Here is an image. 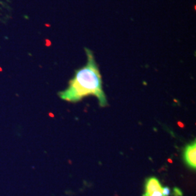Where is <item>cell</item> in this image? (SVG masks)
<instances>
[{
  "mask_svg": "<svg viewBox=\"0 0 196 196\" xmlns=\"http://www.w3.org/2000/svg\"><path fill=\"white\" fill-rule=\"evenodd\" d=\"M85 51L87 64L75 71L68 88L60 92L59 95L61 99L68 102H78L86 96L94 95L98 99L100 105L105 107L107 103L103 89L101 75L92 52L87 48H85Z\"/></svg>",
  "mask_w": 196,
  "mask_h": 196,
  "instance_id": "cell-1",
  "label": "cell"
},
{
  "mask_svg": "<svg viewBox=\"0 0 196 196\" xmlns=\"http://www.w3.org/2000/svg\"><path fill=\"white\" fill-rule=\"evenodd\" d=\"M185 163L192 169L196 168V142L193 141L185 147L183 153Z\"/></svg>",
  "mask_w": 196,
  "mask_h": 196,
  "instance_id": "cell-2",
  "label": "cell"
},
{
  "mask_svg": "<svg viewBox=\"0 0 196 196\" xmlns=\"http://www.w3.org/2000/svg\"><path fill=\"white\" fill-rule=\"evenodd\" d=\"M154 192H160L163 194V187L160 183L159 180L156 177H150L148 178L145 184V192L143 195H148Z\"/></svg>",
  "mask_w": 196,
  "mask_h": 196,
  "instance_id": "cell-3",
  "label": "cell"
},
{
  "mask_svg": "<svg viewBox=\"0 0 196 196\" xmlns=\"http://www.w3.org/2000/svg\"><path fill=\"white\" fill-rule=\"evenodd\" d=\"M174 195H175V196H181V195H182L181 191L179 188H177V187H176V188H174Z\"/></svg>",
  "mask_w": 196,
  "mask_h": 196,
  "instance_id": "cell-4",
  "label": "cell"
},
{
  "mask_svg": "<svg viewBox=\"0 0 196 196\" xmlns=\"http://www.w3.org/2000/svg\"><path fill=\"white\" fill-rule=\"evenodd\" d=\"M143 196H163L162 193L160 192H154V193H151V194L148 195H143Z\"/></svg>",
  "mask_w": 196,
  "mask_h": 196,
  "instance_id": "cell-5",
  "label": "cell"
},
{
  "mask_svg": "<svg viewBox=\"0 0 196 196\" xmlns=\"http://www.w3.org/2000/svg\"><path fill=\"white\" fill-rule=\"evenodd\" d=\"M178 124H179V126H181V128L184 127V125H183V123H181V122H178Z\"/></svg>",
  "mask_w": 196,
  "mask_h": 196,
  "instance_id": "cell-6",
  "label": "cell"
},
{
  "mask_svg": "<svg viewBox=\"0 0 196 196\" xmlns=\"http://www.w3.org/2000/svg\"><path fill=\"white\" fill-rule=\"evenodd\" d=\"M49 116H50V117H52V118L54 117V114H52V113H49Z\"/></svg>",
  "mask_w": 196,
  "mask_h": 196,
  "instance_id": "cell-7",
  "label": "cell"
}]
</instances>
